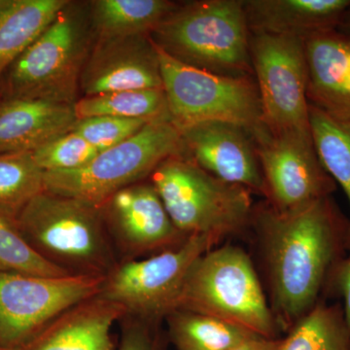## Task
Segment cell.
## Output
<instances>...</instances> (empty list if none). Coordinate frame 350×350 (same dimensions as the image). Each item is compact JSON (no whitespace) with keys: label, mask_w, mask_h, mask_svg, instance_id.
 I'll return each instance as SVG.
<instances>
[{"label":"cell","mask_w":350,"mask_h":350,"mask_svg":"<svg viewBox=\"0 0 350 350\" xmlns=\"http://www.w3.org/2000/svg\"><path fill=\"white\" fill-rule=\"evenodd\" d=\"M265 291L280 332L286 334L325 301L334 271L347 254L349 219L332 196L290 211L266 200L254 206Z\"/></svg>","instance_id":"cell-1"},{"label":"cell","mask_w":350,"mask_h":350,"mask_svg":"<svg viewBox=\"0 0 350 350\" xmlns=\"http://www.w3.org/2000/svg\"><path fill=\"white\" fill-rule=\"evenodd\" d=\"M15 226L43 259L68 275L105 278L118 265L100 206L43 191Z\"/></svg>","instance_id":"cell-2"},{"label":"cell","mask_w":350,"mask_h":350,"mask_svg":"<svg viewBox=\"0 0 350 350\" xmlns=\"http://www.w3.org/2000/svg\"><path fill=\"white\" fill-rule=\"evenodd\" d=\"M250 34L243 0H199L178 4L150 38L163 52L193 68L254 77Z\"/></svg>","instance_id":"cell-3"},{"label":"cell","mask_w":350,"mask_h":350,"mask_svg":"<svg viewBox=\"0 0 350 350\" xmlns=\"http://www.w3.org/2000/svg\"><path fill=\"white\" fill-rule=\"evenodd\" d=\"M148 180L175 227L188 238L207 236L220 244L250 231L253 193L208 174L188 154L163 161Z\"/></svg>","instance_id":"cell-4"},{"label":"cell","mask_w":350,"mask_h":350,"mask_svg":"<svg viewBox=\"0 0 350 350\" xmlns=\"http://www.w3.org/2000/svg\"><path fill=\"white\" fill-rule=\"evenodd\" d=\"M177 310L211 315L261 337L280 338L254 262L234 244L215 246L198 258L186 278Z\"/></svg>","instance_id":"cell-5"},{"label":"cell","mask_w":350,"mask_h":350,"mask_svg":"<svg viewBox=\"0 0 350 350\" xmlns=\"http://www.w3.org/2000/svg\"><path fill=\"white\" fill-rule=\"evenodd\" d=\"M93 32L90 11L69 1L2 76V98L75 105Z\"/></svg>","instance_id":"cell-6"},{"label":"cell","mask_w":350,"mask_h":350,"mask_svg":"<svg viewBox=\"0 0 350 350\" xmlns=\"http://www.w3.org/2000/svg\"><path fill=\"white\" fill-rule=\"evenodd\" d=\"M183 154L187 152L180 131L170 120H158L80 169L44 172V188L100 206L122 189L146 180L170 157Z\"/></svg>","instance_id":"cell-7"},{"label":"cell","mask_w":350,"mask_h":350,"mask_svg":"<svg viewBox=\"0 0 350 350\" xmlns=\"http://www.w3.org/2000/svg\"><path fill=\"white\" fill-rule=\"evenodd\" d=\"M154 43V42H153ZM155 45L170 121L179 131L206 122L262 128L255 78L218 75L179 62Z\"/></svg>","instance_id":"cell-8"},{"label":"cell","mask_w":350,"mask_h":350,"mask_svg":"<svg viewBox=\"0 0 350 350\" xmlns=\"http://www.w3.org/2000/svg\"><path fill=\"white\" fill-rule=\"evenodd\" d=\"M216 245L219 244L209 237H190L172 250L120 262L103 278L96 296L121 306L126 317L162 324L178 308L191 267Z\"/></svg>","instance_id":"cell-9"},{"label":"cell","mask_w":350,"mask_h":350,"mask_svg":"<svg viewBox=\"0 0 350 350\" xmlns=\"http://www.w3.org/2000/svg\"><path fill=\"white\" fill-rule=\"evenodd\" d=\"M250 51L262 125L269 133L312 137L304 40L250 31Z\"/></svg>","instance_id":"cell-10"},{"label":"cell","mask_w":350,"mask_h":350,"mask_svg":"<svg viewBox=\"0 0 350 350\" xmlns=\"http://www.w3.org/2000/svg\"><path fill=\"white\" fill-rule=\"evenodd\" d=\"M103 280L0 273V349L27 344L69 308L96 296Z\"/></svg>","instance_id":"cell-11"},{"label":"cell","mask_w":350,"mask_h":350,"mask_svg":"<svg viewBox=\"0 0 350 350\" xmlns=\"http://www.w3.org/2000/svg\"><path fill=\"white\" fill-rule=\"evenodd\" d=\"M265 182V200L278 211L301 208L330 197L337 183L320 162L312 137L269 133L264 126L253 133Z\"/></svg>","instance_id":"cell-12"},{"label":"cell","mask_w":350,"mask_h":350,"mask_svg":"<svg viewBox=\"0 0 350 350\" xmlns=\"http://www.w3.org/2000/svg\"><path fill=\"white\" fill-rule=\"evenodd\" d=\"M100 208L119 262L153 256L189 239L175 227L149 180L122 189Z\"/></svg>","instance_id":"cell-13"},{"label":"cell","mask_w":350,"mask_h":350,"mask_svg":"<svg viewBox=\"0 0 350 350\" xmlns=\"http://www.w3.org/2000/svg\"><path fill=\"white\" fill-rule=\"evenodd\" d=\"M188 156L221 180L265 197V182L252 131L227 122H206L181 131Z\"/></svg>","instance_id":"cell-14"},{"label":"cell","mask_w":350,"mask_h":350,"mask_svg":"<svg viewBox=\"0 0 350 350\" xmlns=\"http://www.w3.org/2000/svg\"><path fill=\"white\" fill-rule=\"evenodd\" d=\"M144 89H163L158 53L150 36L98 39L80 79L84 96Z\"/></svg>","instance_id":"cell-15"},{"label":"cell","mask_w":350,"mask_h":350,"mask_svg":"<svg viewBox=\"0 0 350 350\" xmlns=\"http://www.w3.org/2000/svg\"><path fill=\"white\" fill-rule=\"evenodd\" d=\"M308 105L350 122V38L337 29L304 39Z\"/></svg>","instance_id":"cell-16"},{"label":"cell","mask_w":350,"mask_h":350,"mask_svg":"<svg viewBox=\"0 0 350 350\" xmlns=\"http://www.w3.org/2000/svg\"><path fill=\"white\" fill-rule=\"evenodd\" d=\"M124 315L121 306L94 296L69 308L13 350H117L112 328Z\"/></svg>","instance_id":"cell-17"},{"label":"cell","mask_w":350,"mask_h":350,"mask_svg":"<svg viewBox=\"0 0 350 350\" xmlns=\"http://www.w3.org/2000/svg\"><path fill=\"white\" fill-rule=\"evenodd\" d=\"M75 105L41 98L0 101V154L32 152L71 131Z\"/></svg>","instance_id":"cell-18"},{"label":"cell","mask_w":350,"mask_h":350,"mask_svg":"<svg viewBox=\"0 0 350 350\" xmlns=\"http://www.w3.org/2000/svg\"><path fill=\"white\" fill-rule=\"evenodd\" d=\"M252 32L300 38L337 29L350 0H243Z\"/></svg>","instance_id":"cell-19"},{"label":"cell","mask_w":350,"mask_h":350,"mask_svg":"<svg viewBox=\"0 0 350 350\" xmlns=\"http://www.w3.org/2000/svg\"><path fill=\"white\" fill-rule=\"evenodd\" d=\"M177 5L169 0H96L90 4V18L98 39L150 36Z\"/></svg>","instance_id":"cell-20"},{"label":"cell","mask_w":350,"mask_h":350,"mask_svg":"<svg viewBox=\"0 0 350 350\" xmlns=\"http://www.w3.org/2000/svg\"><path fill=\"white\" fill-rule=\"evenodd\" d=\"M165 323L167 340L175 350H228L259 336L225 320L186 310L170 313Z\"/></svg>","instance_id":"cell-21"},{"label":"cell","mask_w":350,"mask_h":350,"mask_svg":"<svg viewBox=\"0 0 350 350\" xmlns=\"http://www.w3.org/2000/svg\"><path fill=\"white\" fill-rule=\"evenodd\" d=\"M68 0H18L0 21V78L49 27Z\"/></svg>","instance_id":"cell-22"},{"label":"cell","mask_w":350,"mask_h":350,"mask_svg":"<svg viewBox=\"0 0 350 350\" xmlns=\"http://www.w3.org/2000/svg\"><path fill=\"white\" fill-rule=\"evenodd\" d=\"M280 350H350L342 304L321 301L282 338Z\"/></svg>","instance_id":"cell-23"},{"label":"cell","mask_w":350,"mask_h":350,"mask_svg":"<svg viewBox=\"0 0 350 350\" xmlns=\"http://www.w3.org/2000/svg\"><path fill=\"white\" fill-rule=\"evenodd\" d=\"M76 118L115 116L146 121L170 120L163 89L129 90L83 96L75 103Z\"/></svg>","instance_id":"cell-24"},{"label":"cell","mask_w":350,"mask_h":350,"mask_svg":"<svg viewBox=\"0 0 350 350\" xmlns=\"http://www.w3.org/2000/svg\"><path fill=\"white\" fill-rule=\"evenodd\" d=\"M43 191L44 172L32 152L0 154V217L15 224L23 209Z\"/></svg>","instance_id":"cell-25"},{"label":"cell","mask_w":350,"mask_h":350,"mask_svg":"<svg viewBox=\"0 0 350 350\" xmlns=\"http://www.w3.org/2000/svg\"><path fill=\"white\" fill-rule=\"evenodd\" d=\"M310 107V131L324 169L340 185L350 206V122H340ZM347 252L350 253V218Z\"/></svg>","instance_id":"cell-26"},{"label":"cell","mask_w":350,"mask_h":350,"mask_svg":"<svg viewBox=\"0 0 350 350\" xmlns=\"http://www.w3.org/2000/svg\"><path fill=\"white\" fill-rule=\"evenodd\" d=\"M0 273L51 276L70 275L43 259L23 238L14 223L0 217Z\"/></svg>","instance_id":"cell-27"},{"label":"cell","mask_w":350,"mask_h":350,"mask_svg":"<svg viewBox=\"0 0 350 350\" xmlns=\"http://www.w3.org/2000/svg\"><path fill=\"white\" fill-rule=\"evenodd\" d=\"M100 153L78 133L70 131L32 151L36 165L46 172L80 169Z\"/></svg>","instance_id":"cell-28"},{"label":"cell","mask_w":350,"mask_h":350,"mask_svg":"<svg viewBox=\"0 0 350 350\" xmlns=\"http://www.w3.org/2000/svg\"><path fill=\"white\" fill-rule=\"evenodd\" d=\"M148 123L150 122L142 119L94 116L77 119L71 131L84 138L96 150L103 152L130 139Z\"/></svg>","instance_id":"cell-29"},{"label":"cell","mask_w":350,"mask_h":350,"mask_svg":"<svg viewBox=\"0 0 350 350\" xmlns=\"http://www.w3.org/2000/svg\"><path fill=\"white\" fill-rule=\"evenodd\" d=\"M121 337L117 350H163L167 335L161 332L162 324L124 315L120 320Z\"/></svg>","instance_id":"cell-30"},{"label":"cell","mask_w":350,"mask_h":350,"mask_svg":"<svg viewBox=\"0 0 350 350\" xmlns=\"http://www.w3.org/2000/svg\"><path fill=\"white\" fill-rule=\"evenodd\" d=\"M330 296L342 299V310L350 332V253L340 262L331 276L327 291V297Z\"/></svg>","instance_id":"cell-31"},{"label":"cell","mask_w":350,"mask_h":350,"mask_svg":"<svg viewBox=\"0 0 350 350\" xmlns=\"http://www.w3.org/2000/svg\"><path fill=\"white\" fill-rule=\"evenodd\" d=\"M280 342L282 338H268L257 336L228 350H280Z\"/></svg>","instance_id":"cell-32"},{"label":"cell","mask_w":350,"mask_h":350,"mask_svg":"<svg viewBox=\"0 0 350 350\" xmlns=\"http://www.w3.org/2000/svg\"><path fill=\"white\" fill-rule=\"evenodd\" d=\"M337 31L342 32V33L350 38V5L349 8L345 10L342 21H340V25H338Z\"/></svg>","instance_id":"cell-33"},{"label":"cell","mask_w":350,"mask_h":350,"mask_svg":"<svg viewBox=\"0 0 350 350\" xmlns=\"http://www.w3.org/2000/svg\"><path fill=\"white\" fill-rule=\"evenodd\" d=\"M18 0H0V21L13 10Z\"/></svg>","instance_id":"cell-34"},{"label":"cell","mask_w":350,"mask_h":350,"mask_svg":"<svg viewBox=\"0 0 350 350\" xmlns=\"http://www.w3.org/2000/svg\"><path fill=\"white\" fill-rule=\"evenodd\" d=\"M0 98H2V94H1V92H0Z\"/></svg>","instance_id":"cell-35"},{"label":"cell","mask_w":350,"mask_h":350,"mask_svg":"<svg viewBox=\"0 0 350 350\" xmlns=\"http://www.w3.org/2000/svg\"><path fill=\"white\" fill-rule=\"evenodd\" d=\"M0 350H3V349H0Z\"/></svg>","instance_id":"cell-36"}]
</instances>
